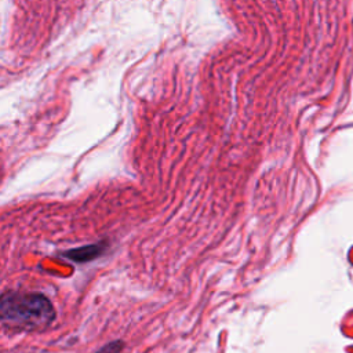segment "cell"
I'll return each instance as SVG.
<instances>
[{
	"instance_id": "3",
	"label": "cell",
	"mask_w": 353,
	"mask_h": 353,
	"mask_svg": "<svg viewBox=\"0 0 353 353\" xmlns=\"http://www.w3.org/2000/svg\"><path fill=\"white\" fill-rule=\"evenodd\" d=\"M123 349H124V342L121 339H114L101 346L95 353H120Z\"/></svg>"
},
{
	"instance_id": "2",
	"label": "cell",
	"mask_w": 353,
	"mask_h": 353,
	"mask_svg": "<svg viewBox=\"0 0 353 353\" xmlns=\"http://www.w3.org/2000/svg\"><path fill=\"white\" fill-rule=\"evenodd\" d=\"M108 247H109L108 241L91 243V244L66 250L62 252V256L72 262H76V263H87V262H92L97 258L102 256L105 254V251L108 250Z\"/></svg>"
},
{
	"instance_id": "1",
	"label": "cell",
	"mask_w": 353,
	"mask_h": 353,
	"mask_svg": "<svg viewBox=\"0 0 353 353\" xmlns=\"http://www.w3.org/2000/svg\"><path fill=\"white\" fill-rule=\"evenodd\" d=\"M55 320L52 302L41 292L4 291L0 298V321L8 331L44 330Z\"/></svg>"
}]
</instances>
